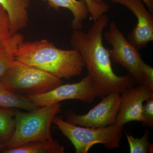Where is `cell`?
<instances>
[{
  "label": "cell",
  "instance_id": "1",
  "mask_svg": "<svg viewBox=\"0 0 153 153\" xmlns=\"http://www.w3.org/2000/svg\"><path fill=\"white\" fill-rule=\"evenodd\" d=\"M85 33L74 30L70 44L82 57L93 82L97 97H103L109 94H120L136 82L131 74L118 76L113 70L110 49L102 43L103 32L109 22L108 16L104 14L100 17Z\"/></svg>",
  "mask_w": 153,
  "mask_h": 153
},
{
  "label": "cell",
  "instance_id": "2",
  "mask_svg": "<svg viewBox=\"0 0 153 153\" xmlns=\"http://www.w3.org/2000/svg\"><path fill=\"white\" fill-rule=\"evenodd\" d=\"M16 60L62 79L81 74L85 64L77 50H63L46 40L23 41L16 54Z\"/></svg>",
  "mask_w": 153,
  "mask_h": 153
},
{
  "label": "cell",
  "instance_id": "3",
  "mask_svg": "<svg viewBox=\"0 0 153 153\" xmlns=\"http://www.w3.org/2000/svg\"><path fill=\"white\" fill-rule=\"evenodd\" d=\"M61 106L57 102L40 107L30 112L15 111V131L6 148L13 149L37 140H54L51 125L54 117L62 111Z\"/></svg>",
  "mask_w": 153,
  "mask_h": 153
},
{
  "label": "cell",
  "instance_id": "4",
  "mask_svg": "<svg viewBox=\"0 0 153 153\" xmlns=\"http://www.w3.org/2000/svg\"><path fill=\"white\" fill-rule=\"evenodd\" d=\"M105 39L112 46L111 59L120 64L134 79L136 84L143 85L153 91V68L145 63L139 50L128 41L114 22H111L109 30L103 33Z\"/></svg>",
  "mask_w": 153,
  "mask_h": 153
},
{
  "label": "cell",
  "instance_id": "5",
  "mask_svg": "<svg viewBox=\"0 0 153 153\" xmlns=\"http://www.w3.org/2000/svg\"><path fill=\"white\" fill-rule=\"evenodd\" d=\"M61 79L15 60L0 77V83L16 94H41L61 85Z\"/></svg>",
  "mask_w": 153,
  "mask_h": 153
},
{
  "label": "cell",
  "instance_id": "6",
  "mask_svg": "<svg viewBox=\"0 0 153 153\" xmlns=\"http://www.w3.org/2000/svg\"><path fill=\"white\" fill-rule=\"evenodd\" d=\"M53 123L71 142L76 153H87L92 146L97 144H102L109 150L120 146L123 127L114 125L102 128L85 127L74 125L56 116Z\"/></svg>",
  "mask_w": 153,
  "mask_h": 153
},
{
  "label": "cell",
  "instance_id": "7",
  "mask_svg": "<svg viewBox=\"0 0 153 153\" xmlns=\"http://www.w3.org/2000/svg\"><path fill=\"white\" fill-rule=\"evenodd\" d=\"M120 102V94L113 92L102 97L100 103L85 114H76L74 111L68 110L66 121L74 125L94 128L114 125Z\"/></svg>",
  "mask_w": 153,
  "mask_h": 153
},
{
  "label": "cell",
  "instance_id": "8",
  "mask_svg": "<svg viewBox=\"0 0 153 153\" xmlns=\"http://www.w3.org/2000/svg\"><path fill=\"white\" fill-rule=\"evenodd\" d=\"M26 97L39 107L70 99L91 103L97 97L92 79L88 75L82 78L80 82L60 85L45 93Z\"/></svg>",
  "mask_w": 153,
  "mask_h": 153
},
{
  "label": "cell",
  "instance_id": "9",
  "mask_svg": "<svg viewBox=\"0 0 153 153\" xmlns=\"http://www.w3.org/2000/svg\"><path fill=\"white\" fill-rule=\"evenodd\" d=\"M123 5L136 17L137 23L127 36L128 41L139 50L153 41V14L146 7L143 0H110Z\"/></svg>",
  "mask_w": 153,
  "mask_h": 153
},
{
  "label": "cell",
  "instance_id": "10",
  "mask_svg": "<svg viewBox=\"0 0 153 153\" xmlns=\"http://www.w3.org/2000/svg\"><path fill=\"white\" fill-rule=\"evenodd\" d=\"M121 94L120 105L115 125L123 127L131 122H142L144 102L153 95V91L144 85H140L126 88Z\"/></svg>",
  "mask_w": 153,
  "mask_h": 153
},
{
  "label": "cell",
  "instance_id": "11",
  "mask_svg": "<svg viewBox=\"0 0 153 153\" xmlns=\"http://www.w3.org/2000/svg\"><path fill=\"white\" fill-rule=\"evenodd\" d=\"M0 5L7 13L13 35L27 27L29 21L28 9L30 0H0Z\"/></svg>",
  "mask_w": 153,
  "mask_h": 153
},
{
  "label": "cell",
  "instance_id": "12",
  "mask_svg": "<svg viewBox=\"0 0 153 153\" xmlns=\"http://www.w3.org/2000/svg\"><path fill=\"white\" fill-rule=\"evenodd\" d=\"M47 2L49 7L57 11L60 8L69 10L73 15L71 27L74 30H79L83 27L82 22L87 19L88 10L84 1L77 0H43Z\"/></svg>",
  "mask_w": 153,
  "mask_h": 153
},
{
  "label": "cell",
  "instance_id": "13",
  "mask_svg": "<svg viewBox=\"0 0 153 153\" xmlns=\"http://www.w3.org/2000/svg\"><path fill=\"white\" fill-rule=\"evenodd\" d=\"M65 148L55 140H37L24 144L18 147L7 149L4 153H64Z\"/></svg>",
  "mask_w": 153,
  "mask_h": 153
},
{
  "label": "cell",
  "instance_id": "14",
  "mask_svg": "<svg viewBox=\"0 0 153 153\" xmlns=\"http://www.w3.org/2000/svg\"><path fill=\"white\" fill-rule=\"evenodd\" d=\"M24 41V36L19 33L0 44V77L16 60V51Z\"/></svg>",
  "mask_w": 153,
  "mask_h": 153
},
{
  "label": "cell",
  "instance_id": "15",
  "mask_svg": "<svg viewBox=\"0 0 153 153\" xmlns=\"http://www.w3.org/2000/svg\"><path fill=\"white\" fill-rule=\"evenodd\" d=\"M0 107L5 108H16L29 111L38 109L26 96L16 94L5 88L0 83Z\"/></svg>",
  "mask_w": 153,
  "mask_h": 153
},
{
  "label": "cell",
  "instance_id": "16",
  "mask_svg": "<svg viewBox=\"0 0 153 153\" xmlns=\"http://www.w3.org/2000/svg\"><path fill=\"white\" fill-rule=\"evenodd\" d=\"M14 112L12 110L0 108V142L5 146L15 131Z\"/></svg>",
  "mask_w": 153,
  "mask_h": 153
},
{
  "label": "cell",
  "instance_id": "17",
  "mask_svg": "<svg viewBox=\"0 0 153 153\" xmlns=\"http://www.w3.org/2000/svg\"><path fill=\"white\" fill-rule=\"evenodd\" d=\"M130 146L131 153H146L149 150L150 144L149 141V134L146 131L141 138H135L132 135L126 134Z\"/></svg>",
  "mask_w": 153,
  "mask_h": 153
},
{
  "label": "cell",
  "instance_id": "18",
  "mask_svg": "<svg viewBox=\"0 0 153 153\" xmlns=\"http://www.w3.org/2000/svg\"><path fill=\"white\" fill-rule=\"evenodd\" d=\"M86 3L89 13L91 18L95 22L103 14H105L109 9V6L105 2L101 3H96L92 0H81Z\"/></svg>",
  "mask_w": 153,
  "mask_h": 153
},
{
  "label": "cell",
  "instance_id": "19",
  "mask_svg": "<svg viewBox=\"0 0 153 153\" xmlns=\"http://www.w3.org/2000/svg\"><path fill=\"white\" fill-rule=\"evenodd\" d=\"M12 36L7 13L0 5V44L10 38Z\"/></svg>",
  "mask_w": 153,
  "mask_h": 153
},
{
  "label": "cell",
  "instance_id": "20",
  "mask_svg": "<svg viewBox=\"0 0 153 153\" xmlns=\"http://www.w3.org/2000/svg\"><path fill=\"white\" fill-rule=\"evenodd\" d=\"M142 108V116L143 126L153 127V94L146 100Z\"/></svg>",
  "mask_w": 153,
  "mask_h": 153
},
{
  "label": "cell",
  "instance_id": "21",
  "mask_svg": "<svg viewBox=\"0 0 153 153\" xmlns=\"http://www.w3.org/2000/svg\"><path fill=\"white\" fill-rule=\"evenodd\" d=\"M96 3H101L103 2L102 0H92ZM146 7L151 13L153 14V0H143Z\"/></svg>",
  "mask_w": 153,
  "mask_h": 153
},
{
  "label": "cell",
  "instance_id": "22",
  "mask_svg": "<svg viewBox=\"0 0 153 153\" xmlns=\"http://www.w3.org/2000/svg\"><path fill=\"white\" fill-rule=\"evenodd\" d=\"M5 148H6L5 145L0 142V150Z\"/></svg>",
  "mask_w": 153,
  "mask_h": 153
}]
</instances>
